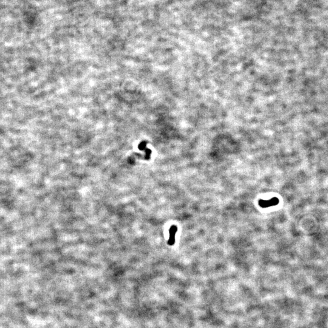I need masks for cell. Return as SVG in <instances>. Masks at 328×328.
I'll return each instance as SVG.
<instances>
[{
    "mask_svg": "<svg viewBox=\"0 0 328 328\" xmlns=\"http://www.w3.org/2000/svg\"><path fill=\"white\" fill-rule=\"evenodd\" d=\"M177 228L176 227V225H172L170 229V237L169 238V240H168V244L170 245H173L175 243V235L176 234V232H177Z\"/></svg>",
    "mask_w": 328,
    "mask_h": 328,
    "instance_id": "obj_2",
    "label": "cell"
},
{
    "mask_svg": "<svg viewBox=\"0 0 328 328\" xmlns=\"http://www.w3.org/2000/svg\"><path fill=\"white\" fill-rule=\"evenodd\" d=\"M279 203V200L277 198H273L270 200H259V205L262 208H268L271 206L277 205Z\"/></svg>",
    "mask_w": 328,
    "mask_h": 328,
    "instance_id": "obj_1",
    "label": "cell"
}]
</instances>
